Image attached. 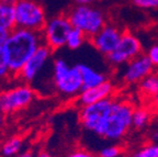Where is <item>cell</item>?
<instances>
[{
  "label": "cell",
  "instance_id": "obj_1",
  "mask_svg": "<svg viewBox=\"0 0 158 157\" xmlns=\"http://www.w3.org/2000/svg\"><path fill=\"white\" fill-rule=\"evenodd\" d=\"M44 44L42 31L15 28L8 35L2 46L3 58L13 78L20 71L41 45Z\"/></svg>",
  "mask_w": 158,
  "mask_h": 157
},
{
  "label": "cell",
  "instance_id": "obj_2",
  "mask_svg": "<svg viewBox=\"0 0 158 157\" xmlns=\"http://www.w3.org/2000/svg\"><path fill=\"white\" fill-rule=\"evenodd\" d=\"M52 83L57 93L64 98L78 97L82 91V78L77 65H69L62 57L53 61Z\"/></svg>",
  "mask_w": 158,
  "mask_h": 157
},
{
  "label": "cell",
  "instance_id": "obj_3",
  "mask_svg": "<svg viewBox=\"0 0 158 157\" xmlns=\"http://www.w3.org/2000/svg\"><path fill=\"white\" fill-rule=\"evenodd\" d=\"M73 28L80 30L87 37L92 36L106 24L103 11L92 5H76L67 13Z\"/></svg>",
  "mask_w": 158,
  "mask_h": 157
},
{
  "label": "cell",
  "instance_id": "obj_4",
  "mask_svg": "<svg viewBox=\"0 0 158 157\" xmlns=\"http://www.w3.org/2000/svg\"><path fill=\"white\" fill-rule=\"evenodd\" d=\"M133 107L128 102L114 99L111 114L106 124L101 138L109 141H118L128 133L132 125Z\"/></svg>",
  "mask_w": 158,
  "mask_h": 157
},
{
  "label": "cell",
  "instance_id": "obj_5",
  "mask_svg": "<svg viewBox=\"0 0 158 157\" xmlns=\"http://www.w3.org/2000/svg\"><path fill=\"white\" fill-rule=\"evenodd\" d=\"M114 98H108L89 106L81 107L79 112V120L82 128L88 132L101 138L106 124L111 114Z\"/></svg>",
  "mask_w": 158,
  "mask_h": 157
},
{
  "label": "cell",
  "instance_id": "obj_6",
  "mask_svg": "<svg viewBox=\"0 0 158 157\" xmlns=\"http://www.w3.org/2000/svg\"><path fill=\"white\" fill-rule=\"evenodd\" d=\"M15 13V28L43 31L47 22L44 8L37 0H17Z\"/></svg>",
  "mask_w": 158,
  "mask_h": 157
},
{
  "label": "cell",
  "instance_id": "obj_7",
  "mask_svg": "<svg viewBox=\"0 0 158 157\" xmlns=\"http://www.w3.org/2000/svg\"><path fill=\"white\" fill-rule=\"evenodd\" d=\"M35 98V89L29 83H21L0 91V109L5 113V116L13 114L27 108Z\"/></svg>",
  "mask_w": 158,
  "mask_h": 157
},
{
  "label": "cell",
  "instance_id": "obj_8",
  "mask_svg": "<svg viewBox=\"0 0 158 157\" xmlns=\"http://www.w3.org/2000/svg\"><path fill=\"white\" fill-rule=\"evenodd\" d=\"M73 25L67 15H58L47 20L43 29V39L46 44L53 51L66 46L67 37L72 31Z\"/></svg>",
  "mask_w": 158,
  "mask_h": 157
},
{
  "label": "cell",
  "instance_id": "obj_9",
  "mask_svg": "<svg viewBox=\"0 0 158 157\" xmlns=\"http://www.w3.org/2000/svg\"><path fill=\"white\" fill-rule=\"evenodd\" d=\"M52 53L53 49H49L46 44L41 45L23 66L17 78H19L21 83L33 85L46 69L52 57Z\"/></svg>",
  "mask_w": 158,
  "mask_h": 157
},
{
  "label": "cell",
  "instance_id": "obj_10",
  "mask_svg": "<svg viewBox=\"0 0 158 157\" xmlns=\"http://www.w3.org/2000/svg\"><path fill=\"white\" fill-rule=\"evenodd\" d=\"M142 54V44L139 40L131 32H123L121 41L111 54H109L108 61L110 64L120 66L127 64L135 57Z\"/></svg>",
  "mask_w": 158,
  "mask_h": 157
},
{
  "label": "cell",
  "instance_id": "obj_11",
  "mask_svg": "<svg viewBox=\"0 0 158 157\" xmlns=\"http://www.w3.org/2000/svg\"><path fill=\"white\" fill-rule=\"evenodd\" d=\"M122 35H123V32L120 29H118L115 25L106 24L94 36L90 39V41L97 51L108 56L118 46V44L121 41Z\"/></svg>",
  "mask_w": 158,
  "mask_h": 157
},
{
  "label": "cell",
  "instance_id": "obj_12",
  "mask_svg": "<svg viewBox=\"0 0 158 157\" xmlns=\"http://www.w3.org/2000/svg\"><path fill=\"white\" fill-rule=\"evenodd\" d=\"M153 67V63L147 55L141 54L126 64L123 71V80L127 83H141L145 77L152 74Z\"/></svg>",
  "mask_w": 158,
  "mask_h": 157
},
{
  "label": "cell",
  "instance_id": "obj_13",
  "mask_svg": "<svg viewBox=\"0 0 158 157\" xmlns=\"http://www.w3.org/2000/svg\"><path fill=\"white\" fill-rule=\"evenodd\" d=\"M113 92L114 86L112 85L111 81L106 80L97 87L82 90L77 97V103L80 107L89 106V104L99 102V101L104 100V99L111 98Z\"/></svg>",
  "mask_w": 158,
  "mask_h": 157
},
{
  "label": "cell",
  "instance_id": "obj_14",
  "mask_svg": "<svg viewBox=\"0 0 158 157\" xmlns=\"http://www.w3.org/2000/svg\"><path fill=\"white\" fill-rule=\"evenodd\" d=\"M17 0H1L0 1V31L11 32L15 29V5Z\"/></svg>",
  "mask_w": 158,
  "mask_h": 157
},
{
  "label": "cell",
  "instance_id": "obj_15",
  "mask_svg": "<svg viewBox=\"0 0 158 157\" xmlns=\"http://www.w3.org/2000/svg\"><path fill=\"white\" fill-rule=\"evenodd\" d=\"M80 75L82 78V90H86L89 88H94L99 85L106 81V76L99 70L94 69V67L89 66L86 64H78L77 65Z\"/></svg>",
  "mask_w": 158,
  "mask_h": 157
},
{
  "label": "cell",
  "instance_id": "obj_16",
  "mask_svg": "<svg viewBox=\"0 0 158 157\" xmlns=\"http://www.w3.org/2000/svg\"><path fill=\"white\" fill-rule=\"evenodd\" d=\"M23 147V140L19 136H12L6 140L0 146V154L3 157H17Z\"/></svg>",
  "mask_w": 158,
  "mask_h": 157
},
{
  "label": "cell",
  "instance_id": "obj_17",
  "mask_svg": "<svg viewBox=\"0 0 158 157\" xmlns=\"http://www.w3.org/2000/svg\"><path fill=\"white\" fill-rule=\"evenodd\" d=\"M139 90L145 96L153 98L158 92V74H149L139 83Z\"/></svg>",
  "mask_w": 158,
  "mask_h": 157
},
{
  "label": "cell",
  "instance_id": "obj_18",
  "mask_svg": "<svg viewBox=\"0 0 158 157\" xmlns=\"http://www.w3.org/2000/svg\"><path fill=\"white\" fill-rule=\"evenodd\" d=\"M151 120V112L146 108L134 109L132 117V125L136 130H143L146 128Z\"/></svg>",
  "mask_w": 158,
  "mask_h": 157
},
{
  "label": "cell",
  "instance_id": "obj_19",
  "mask_svg": "<svg viewBox=\"0 0 158 157\" xmlns=\"http://www.w3.org/2000/svg\"><path fill=\"white\" fill-rule=\"evenodd\" d=\"M87 36L84 33L78 29L73 28L72 31L69 32V35L67 37L66 46L70 49H78L79 47H81L82 44L86 41Z\"/></svg>",
  "mask_w": 158,
  "mask_h": 157
},
{
  "label": "cell",
  "instance_id": "obj_20",
  "mask_svg": "<svg viewBox=\"0 0 158 157\" xmlns=\"http://www.w3.org/2000/svg\"><path fill=\"white\" fill-rule=\"evenodd\" d=\"M133 157H158V143L146 145L138 150Z\"/></svg>",
  "mask_w": 158,
  "mask_h": 157
},
{
  "label": "cell",
  "instance_id": "obj_21",
  "mask_svg": "<svg viewBox=\"0 0 158 157\" xmlns=\"http://www.w3.org/2000/svg\"><path fill=\"white\" fill-rule=\"evenodd\" d=\"M122 148L115 146V145H110L101 148L99 152V157H120L122 155Z\"/></svg>",
  "mask_w": 158,
  "mask_h": 157
},
{
  "label": "cell",
  "instance_id": "obj_22",
  "mask_svg": "<svg viewBox=\"0 0 158 157\" xmlns=\"http://www.w3.org/2000/svg\"><path fill=\"white\" fill-rule=\"evenodd\" d=\"M9 78H13V77L10 74V70L6 64L5 58H3L2 49H0V83L8 80Z\"/></svg>",
  "mask_w": 158,
  "mask_h": 157
},
{
  "label": "cell",
  "instance_id": "obj_23",
  "mask_svg": "<svg viewBox=\"0 0 158 157\" xmlns=\"http://www.w3.org/2000/svg\"><path fill=\"white\" fill-rule=\"evenodd\" d=\"M133 5L142 9H154L158 7V2L154 0H132Z\"/></svg>",
  "mask_w": 158,
  "mask_h": 157
},
{
  "label": "cell",
  "instance_id": "obj_24",
  "mask_svg": "<svg viewBox=\"0 0 158 157\" xmlns=\"http://www.w3.org/2000/svg\"><path fill=\"white\" fill-rule=\"evenodd\" d=\"M66 157H99V156L94 155V153H91L90 151L79 148V150H75V151H73L72 153H69Z\"/></svg>",
  "mask_w": 158,
  "mask_h": 157
},
{
  "label": "cell",
  "instance_id": "obj_25",
  "mask_svg": "<svg viewBox=\"0 0 158 157\" xmlns=\"http://www.w3.org/2000/svg\"><path fill=\"white\" fill-rule=\"evenodd\" d=\"M146 55L148 56V58L151 59L154 66H158V44L152 46L151 49H148Z\"/></svg>",
  "mask_w": 158,
  "mask_h": 157
},
{
  "label": "cell",
  "instance_id": "obj_26",
  "mask_svg": "<svg viewBox=\"0 0 158 157\" xmlns=\"http://www.w3.org/2000/svg\"><path fill=\"white\" fill-rule=\"evenodd\" d=\"M9 33L5 32V31H0V49H2L3 44H5L6 41H7V39H8V35H9Z\"/></svg>",
  "mask_w": 158,
  "mask_h": 157
},
{
  "label": "cell",
  "instance_id": "obj_27",
  "mask_svg": "<svg viewBox=\"0 0 158 157\" xmlns=\"http://www.w3.org/2000/svg\"><path fill=\"white\" fill-rule=\"evenodd\" d=\"M76 5H85V6H88V5H92L97 1V0H74Z\"/></svg>",
  "mask_w": 158,
  "mask_h": 157
},
{
  "label": "cell",
  "instance_id": "obj_28",
  "mask_svg": "<svg viewBox=\"0 0 158 157\" xmlns=\"http://www.w3.org/2000/svg\"><path fill=\"white\" fill-rule=\"evenodd\" d=\"M152 106H153L154 110L158 112V92L152 98Z\"/></svg>",
  "mask_w": 158,
  "mask_h": 157
},
{
  "label": "cell",
  "instance_id": "obj_29",
  "mask_svg": "<svg viewBox=\"0 0 158 157\" xmlns=\"http://www.w3.org/2000/svg\"><path fill=\"white\" fill-rule=\"evenodd\" d=\"M17 157H36L32 152H30V151H25V152H21Z\"/></svg>",
  "mask_w": 158,
  "mask_h": 157
},
{
  "label": "cell",
  "instance_id": "obj_30",
  "mask_svg": "<svg viewBox=\"0 0 158 157\" xmlns=\"http://www.w3.org/2000/svg\"><path fill=\"white\" fill-rule=\"evenodd\" d=\"M3 124H5V113L0 109V130H1V128L3 126Z\"/></svg>",
  "mask_w": 158,
  "mask_h": 157
},
{
  "label": "cell",
  "instance_id": "obj_31",
  "mask_svg": "<svg viewBox=\"0 0 158 157\" xmlns=\"http://www.w3.org/2000/svg\"><path fill=\"white\" fill-rule=\"evenodd\" d=\"M36 157H52V155L47 153L46 151H41L39 154L36 155Z\"/></svg>",
  "mask_w": 158,
  "mask_h": 157
},
{
  "label": "cell",
  "instance_id": "obj_32",
  "mask_svg": "<svg viewBox=\"0 0 158 157\" xmlns=\"http://www.w3.org/2000/svg\"><path fill=\"white\" fill-rule=\"evenodd\" d=\"M153 140L154 141H158V128L156 129V131L153 133Z\"/></svg>",
  "mask_w": 158,
  "mask_h": 157
},
{
  "label": "cell",
  "instance_id": "obj_33",
  "mask_svg": "<svg viewBox=\"0 0 158 157\" xmlns=\"http://www.w3.org/2000/svg\"><path fill=\"white\" fill-rule=\"evenodd\" d=\"M154 1H156V2H158V0H154Z\"/></svg>",
  "mask_w": 158,
  "mask_h": 157
},
{
  "label": "cell",
  "instance_id": "obj_34",
  "mask_svg": "<svg viewBox=\"0 0 158 157\" xmlns=\"http://www.w3.org/2000/svg\"><path fill=\"white\" fill-rule=\"evenodd\" d=\"M0 1H1V0H0Z\"/></svg>",
  "mask_w": 158,
  "mask_h": 157
}]
</instances>
